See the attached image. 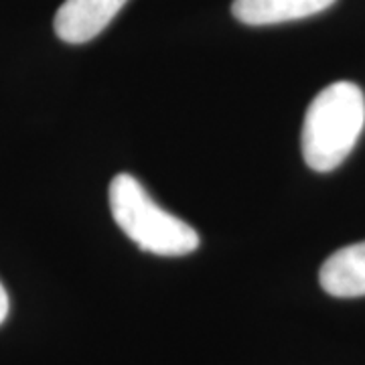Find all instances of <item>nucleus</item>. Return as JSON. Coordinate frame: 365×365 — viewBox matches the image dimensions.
<instances>
[{
	"instance_id": "nucleus-1",
	"label": "nucleus",
	"mask_w": 365,
	"mask_h": 365,
	"mask_svg": "<svg viewBox=\"0 0 365 365\" xmlns=\"http://www.w3.org/2000/svg\"><path fill=\"white\" fill-rule=\"evenodd\" d=\"M365 126V96L351 81L317 93L302 124V157L317 173L337 169L349 157Z\"/></svg>"
},
{
	"instance_id": "nucleus-6",
	"label": "nucleus",
	"mask_w": 365,
	"mask_h": 365,
	"mask_svg": "<svg viewBox=\"0 0 365 365\" xmlns=\"http://www.w3.org/2000/svg\"><path fill=\"white\" fill-rule=\"evenodd\" d=\"M9 309H11V300H9V294H6V290H4L2 282H0V325L6 321Z\"/></svg>"
},
{
	"instance_id": "nucleus-4",
	"label": "nucleus",
	"mask_w": 365,
	"mask_h": 365,
	"mask_svg": "<svg viewBox=\"0 0 365 365\" xmlns=\"http://www.w3.org/2000/svg\"><path fill=\"white\" fill-rule=\"evenodd\" d=\"M321 287L337 299L365 297V242L333 252L319 272Z\"/></svg>"
},
{
	"instance_id": "nucleus-3",
	"label": "nucleus",
	"mask_w": 365,
	"mask_h": 365,
	"mask_svg": "<svg viewBox=\"0 0 365 365\" xmlns=\"http://www.w3.org/2000/svg\"><path fill=\"white\" fill-rule=\"evenodd\" d=\"M128 0H66L55 14V35L69 45L96 39Z\"/></svg>"
},
{
	"instance_id": "nucleus-2",
	"label": "nucleus",
	"mask_w": 365,
	"mask_h": 365,
	"mask_svg": "<svg viewBox=\"0 0 365 365\" xmlns=\"http://www.w3.org/2000/svg\"><path fill=\"white\" fill-rule=\"evenodd\" d=\"M110 211L118 227L144 252L187 256L199 248L195 230L160 207L128 173H120L110 182Z\"/></svg>"
},
{
	"instance_id": "nucleus-5",
	"label": "nucleus",
	"mask_w": 365,
	"mask_h": 365,
	"mask_svg": "<svg viewBox=\"0 0 365 365\" xmlns=\"http://www.w3.org/2000/svg\"><path fill=\"white\" fill-rule=\"evenodd\" d=\"M335 0H234L232 13L250 26H266L309 19L327 11Z\"/></svg>"
}]
</instances>
